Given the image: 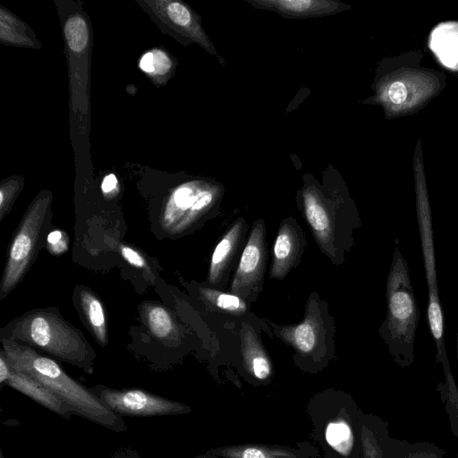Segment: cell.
<instances>
[{"label":"cell","instance_id":"3957f363","mask_svg":"<svg viewBox=\"0 0 458 458\" xmlns=\"http://www.w3.org/2000/svg\"><path fill=\"white\" fill-rule=\"evenodd\" d=\"M386 299V316L378 329L379 335L394 360L408 365L413 361L420 310L398 239L387 275Z\"/></svg>","mask_w":458,"mask_h":458},{"label":"cell","instance_id":"5bb4252c","mask_svg":"<svg viewBox=\"0 0 458 458\" xmlns=\"http://www.w3.org/2000/svg\"><path fill=\"white\" fill-rule=\"evenodd\" d=\"M246 232L247 223L244 218H240L233 223L216 245L207 278L209 287L223 291L234 259L245 242Z\"/></svg>","mask_w":458,"mask_h":458},{"label":"cell","instance_id":"83f0119b","mask_svg":"<svg viewBox=\"0 0 458 458\" xmlns=\"http://www.w3.org/2000/svg\"><path fill=\"white\" fill-rule=\"evenodd\" d=\"M117 185V179L114 174L106 175L101 184V189L104 193H109L113 191Z\"/></svg>","mask_w":458,"mask_h":458},{"label":"cell","instance_id":"603a6c76","mask_svg":"<svg viewBox=\"0 0 458 458\" xmlns=\"http://www.w3.org/2000/svg\"><path fill=\"white\" fill-rule=\"evenodd\" d=\"M18 180H9L0 188V220L9 212L14 199L20 190Z\"/></svg>","mask_w":458,"mask_h":458},{"label":"cell","instance_id":"484cf974","mask_svg":"<svg viewBox=\"0 0 458 458\" xmlns=\"http://www.w3.org/2000/svg\"><path fill=\"white\" fill-rule=\"evenodd\" d=\"M388 97L392 103L402 104L407 98V89L401 81H395L388 89Z\"/></svg>","mask_w":458,"mask_h":458},{"label":"cell","instance_id":"30bf717a","mask_svg":"<svg viewBox=\"0 0 458 458\" xmlns=\"http://www.w3.org/2000/svg\"><path fill=\"white\" fill-rule=\"evenodd\" d=\"M91 393L118 416L154 417L188 414L192 409L177 401L141 389H114L104 385L89 387Z\"/></svg>","mask_w":458,"mask_h":458},{"label":"cell","instance_id":"e0dca14e","mask_svg":"<svg viewBox=\"0 0 458 458\" xmlns=\"http://www.w3.org/2000/svg\"><path fill=\"white\" fill-rule=\"evenodd\" d=\"M240 336L241 354L246 371L258 380L269 378L273 373L272 362L253 327L242 322Z\"/></svg>","mask_w":458,"mask_h":458},{"label":"cell","instance_id":"8992f818","mask_svg":"<svg viewBox=\"0 0 458 458\" xmlns=\"http://www.w3.org/2000/svg\"><path fill=\"white\" fill-rule=\"evenodd\" d=\"M51 194L41 192L30 204L10 243L0 284V298L9 294L34 261L50 220Z\"/></svg>","mask_w":458,"mask_h":458},{"label":"cell","instance_id":"8fae6325","mask_svg":"<svg viewBox=\"0 0 458 458\" xmlns=\"http://www.w3.org/2000/svg\"><path fill=\"white\" fill-rule=\"evenodd\" d=\"M266 224L256 220L243 246L229 293L249 303L255 301L263 289L267 266Z\"/></svg>","mask_w":458,"mask_h":458},{"label":"cell","instance_id":"4fadbf2b","mask_svg":"<svg viewBox=\"0 0 458 458\" xmlns=\"http://www.w3.org/2000/svg\"><path fill=\"white\" fill-rule=\"evenodd\" d=\"M0 384L10 386L64 419L71 420L73 411L57 395L31 376L13 368L0 352Z\"/></svg>","mask_w":458,"mask_h":458},{"label":"cell","instance_id":"ffe728a7","mask_svg":"<svg viewBox=\"0 0 458 458\" xmlns=\"http://www.w3.org/2000/svg\"><path fill=\"white\" fill-rule=\"evenodd\" d=\"M200 298L213 310L233 317H242L250 311L248 301L232 293L209 286L199 287Z\"/></svg>","mask_w":458,"mask_h":458},{"label":"cell","instance_id":"9c48e42d","mask_svg":"<svg viewBox=\"0 0 458 458\" xmlns=\"http://www.w3.org/2000/svg\"><path fill=\"white\" fill-rule=\"evenodd\" d=\"M219 198L217 189L181 186L165 203L159 216V225L170 234L187 233L211 215Z\"/></svg>","mask_w":458,"mask_h":458},{"label":"cell","instance_id":"2e32d148","mask_svg":"<svg viewBox=\"0 0 458 458\" xmlns=\"http://www.w3.org/2000/svg\"><path fill=\"white\" fill-rule=\"evenodd\" d=\"M158 13L165 21L182 36L201 46L210 54L216 55L212 42L205 33L199 17L184 4L178 1L156 2Z\"/></svg>","mask_w":458,"mask_h":458},{"label":"cell","instance_id":"d6986e66","mask_svg":"<svg viewBox=\"0 0 458 458\" xmlns=\"http://www.w3.org/2000/svg\"><path fill=\"white\" fill-rule=\"evenodd\" d=\"M74 298L87 327L98 344L106 346L108 343L107 323L100 299L91 290L83 286L77 287Z\"/></svg>","mask_w":458,"mask_h":458},{"label":"cell","instance_id":"44dd1931","mask_svg":"<svg viewBox=\"0 0 458 458\" xmlns=\"http://www.w3.org/2000/svg\"><path fill=\"white\" fill-rule=\"evenodd\" d=\"M144 318L148 329L157 338H167L175 329L172 314L160 304L146 305Z\"/></svg>","mask_w":458,"mask_h":458},{"label":"cell","instance_id":"52a82bcc","mask_svg":"<svg viewBox=\"0 0 458 458\" xmlns=\"http://www.w3.org/2000/svg\"><path fill=\"white\" fill-rule=\"evenodd\" d=\"M417 216L428 293V324L437 347V360L442 362L446 376L452 378L445 347V319L438 293L431 212L422 187L418 191Z\"/></svg>","mask_w":458,"mask_h":458},{"label":"cell","instance_id":"cb8c5ba5","mask_svg":"<svg viewBox=\"0 0 458 458\" xmlns=\"http://www.w3.org/2000/svg\"><path fill=\"white\" fill-rule=\"evenodd\" d=\"M121 256L132 267L138 269H147L148 264L144 257L133 248L127 245L119 247Z\"/></svg>","mask_w":458,"mask_h":458},{"label":"cell","instance_id":"4316f807","mask_svg":"<svg viewBox=\"0 0 458 458\" xmlns=\"http://www.w3.org/2000/svg\"><path fill=\"white\" fill-rule=\"evenodd\" d=\"M109 458H144L137 450L131 447H122L116 450Z\"/></svg>","mask_w":458,"mask_h":458},{"label":"cell","instance_id":"7c38bea8","mask_svg":"<svg viewBox=\"0 0 458 458\" xmlns=\"http://www.w3.org/2000/svg\"><path fill=\"white\" fill-rule=\"evenodd\" d=\"M306 248L305 233L293 217L284 219L275 238L269 277L283 280L298 267Z\"/></svg>","mask_w":458,"mask_h":458},{"label":"cell","instance_id":"6da1fadb","mask_svg":"<svg viewBox=\"0 0 458 458\" xmlns=\"http://www.w3.org/2000/svg\"><path fill=\"white\" fill-rule=\"evenodd\" d=\"M1 352L9 364L44 385L64 402L74 415L114 432L127 431L122 417L105 406L89 387L71 377L53 359L30 346L0 336Z\"/></svg>","mask_w":458,"mask_h":458},{"label":"cell","instance_id":"7402d4cb","mask_svg":"<svg viewBox=\"0 0 458 458\" xmlns=\"http://www.w3.org/2000/svg\"><path fill=\"white\" fill-rule=\"evenodd\" d=\"M140 69L152 76L164 75L172 68L171 59L161 50L147 52L140 61Z\"/></svg>","mask_w":458,"mask_h":458},{"label":"cell","instance_id":"7a4b0ae2","mask_svg":"<svg viewBox=\"0 0 458 458\" xmlns=\"http://www.w3.org/2000/svg\"><path fill=\"white\" fill-rule=\"evenodd\" d=\"M1 336L41 351L85 373L94 371V349L55 309H38L23 314L3 327Z\"/></svg>","mask_w":458,"mask_h":458},{"label":"cell","instance_id":"d4e9b609","mask_svg":"<svg viewBox=\"0 0 458 458\" xmlns=\"http://www.w3.org/2000/svg\"><path fill=\"white\" fill-rule=\"evenodd\" d=\"M65 234L60 230H54L47 235L48 250L55 255H60L67 249Z\"/></svg>","mask_w":458,"mask_h":458},{"label":"cell","instance_id":"ba28073f","mask_svg":"<svg viewBox=\"0 0 458 458\" xmlns=\"http://www.w3.org/2000/svg\"><path fill=\"white\" fill-rule=\"evenodd\" d=\"M312 418L318 440L334 458H351L355 445L353 421L348 411L344 393H320L310 402Z\"/></svg>","mask_w":458,"mask_h":458},{"label":"cell","instance_id":"f1b7e54d","mask_svg":"<svg viewBox=\"0 0 458 458\" xmlns=\"http://www.w3.org/2000/svg\"><path fill=\"white\" fill-rule=\"evenodd\" d=\"M194 458H221V457L206 453L205 454L199 455Z\"/></svg>","mask_w":458,"mask_h":458},{"label":"cell","instance_id":"5b68a950","mask_svg":"<svg viewBox=\"0 0 458 458\" xmlns=\"http://www.w3.org/2000/svg\"><path fill=\"white\" fill-rule=\"evenodd\" d=\"M274 335L291 346L293 360L302 370L316 373L335 358V326L327 301L316 291L310 293L301 321L279 326L266 320Z\"/></svg>","mask_w":458,"mask_h":458},{"label":"cell","instance_id":"f546056e","mask_svg":"<svg viewBox=\"0 0 458 458\" xmlns=\"http://www.w3.org/2000/svg\"><path fill=\"white\" fill-rule=\"evenodd\" d=\"M456 351H457V360H458V333L456 335Z\"/></svg>","mask_w":458,"mask_h":458},{"label":"cell","instance_id":"9a60e30c","mask_svg":"<svg viewBox=\"0 0 458 458\" xmlns=\"http://www.w3.org/2000/svg\"><path fill=\"white\" fill-rule=\"evenodd\" d=\"M256 9L274 11L285 18L303 19L331 15L346 8L331 0H248Z\"/></svg>","mask_w":458,"mask_h":458},{"label":"cell","instance_id":"ac0fdd59","mask_svg":"<svg viewBox=\"0 0 458 458\" xmlns=\"http://www.w3.org/2000/svg\"><path fill=\"white\" fill-rule=\"evenodd\" d=\"M317 449L308 445L305 448H293L264 444L226 445L208 450L206 453L221 458H307Z\"/></svg>","mask_w":458,"mask_h":458},{"label":"cell","instance_id":"277c9868","mask_svg":"<svg viewBox=\"0 0 458 458\" xmlns=\"http://www.w3.org/2000/svg\"><path fill=\"white\" fill-rule=\"evenodd\" d=\"M301 210L321 252L331 263H344L361 227L358 213L339 198H329L315 184L301 191Z\"/></svg>","mask_w":458,"mask_h":458}]
</instances>
